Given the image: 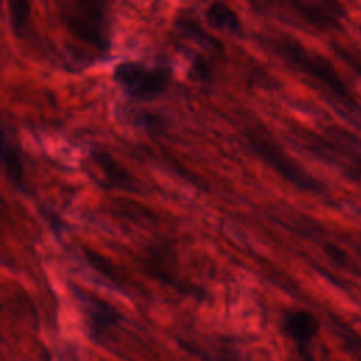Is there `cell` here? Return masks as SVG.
I'll use <instances>...</instances> for the list:
<instances>
[{
	"label": "cell",
	"mask_w": 361,
	"mask_h": 361,
	"mask_svg": "<svg viewBox=\"0 0 361 361\" xmlns=\"http://www.w3.org/2000/svg\"><path fill=\"white\" fill-rule=\"evenodd\" d=\"M269 45L279 55V58L310 79L323 92L333 96L337 102L345 106L354 103L350 89L343 82L334 66L324 56L306 48L299 41L285 35L271 38Z\"/></svg>",
	"instance_id": "cell-1"
},
{
	"label": "cell",
	"mask_w": 361,
	"mask_h": 361,
	"mask_svg": "<svg viewBox=\"0 0 361 361\" xmlns=\"http://www.w3.org/2000/svg\"><path fill=\"white\" fill-rule=\"evenodd\" d=\"M173 78L171 66L149 65L142 61L127 59L113 69V79L135 100H151L164 94Z\"/></svg>",
	"instance_id": "cell-2"
},
{
	"label": "cell",
	"mask_w": 361,
	"mask_h": 361,
	"mask_svg": "<svg viewBox=\"0 0 361 361\" xmlns=\"http://www.w3.org/2000/svg\"><path fill=\"white\" fill-rule=\"evenodd\" d=\"M245 138L251 151L285 180L306 192L320 193V190H323L320 182L286 154L274 140L267 138L261 133H248Z\"/></svg>",
	"instance_id": "cell-3"
},
{
	"label": "cell",
	"mask_w": 361,
	"mask_h": 361,
	"mask_svg": "<svg viewBox=\"0 0 361 361\" xmlns=\"http://www.w3.org/2000/svg\"><path fill=\"white\" fill-rule=\"evenodd\" d=\"M63 13V20L68 30L80 42L92 45L94 49L103 52L109 45V24H107V10L102 3H71L66 4Z\"/></svg>",
	"instance_id": "cell-4"
},
{
	"label": "cell",
	"mask_w": 361,
	"mask_h": 361,
	"mask_svg": "<svg viewBox=\"0 0 361 361\" xmlns=\"http://www.w3.org/2000/svg\"><path fill=\"white\" fill-rule=\"evenodd\" d=\"M72 290L82 310L90 337L102 344L110 341L123 319L121 313L111 303L92 292L78 286H72Z\"/></svg>",
	"instance_id": "cell-5"
},
{
	"label": "cell",
	"mask_w": 361,
	"mask_h": 361,
	"mask_svg": "<svg viewBox=\"0 0 361 361\" xmlns=\"http://www.w3.org/2000/svg\"><path fill=\"white\" fill-rule=\"evenodd\" d=\"M317 330V319L307 310L292 309L285 312L282 317V331L295 343L300 357L306 361L310 360L309 347Z\"/></svg>",
	"instance_id": "cell-6"
},
{
	"label": "cell",
	"mask_w": 361,
	"mask_h": 361,
	"mask_svg": "<svg viewBox=\"0 0 361 361\" xmlns=\"http://www.w3.org/2000/svg\"><path fill=\"white\" fill-rule=\"evenodd\" d=\"M290 7L298 17L316 28H330L343 16V7L330 1H296Z\"/></svg>",
	"instance_id": "cell-7"
},
{
	"label": "cell",
	"mask_w": 361,
	"mask_h": 361,
	"mask_svg": "<svg viewBox=\"0 0 361 361\" xmlns=\"http://www.w3.org/2000/svg\"><path fill=\"white\" fill-rule=\"evenodd\" d=\"M1 165L8 182L14 188L24 190V162L21 151L14 137L7 133L6 127L1 133Z\"/></svg>",
	"instance_id": "cell-8"
},
{
	"label": "cell",
	"mask_w": 361,
	"mask_h": 361,
	"mask_svg": "<svg viewBox=\"0 0 361 361\" xmlns=\"http://www.w3.org/2000/svg\"><path fill=\"white\" fill-rule=\"evenodd\" d=\"M92 164L100 173L102 182L107 183L110 188L118 189H133L134 179L131 175L107 152L99 151L92 154Z\"/></svg>",
	"instance_id": "cell-9"
},
{
	"label": "cell",
	"mask_w": 361,
	"mask_h": 361,
	"mask_svg": "<svg viewBox=\"0 0 361 361\" xmlns=\"http://www.w3.org/2000/svg\"><path fill=\"white\" fill-rule=\"evenodd\" d=\"M204 18L213 28L231 35L243 34V23L235 10L221 1L210 3L204 8Z\"/></svg>",
	"instance_id": "cell-10"
},
{
	"label": "cell",
	"mask_w": 361,
	"mask_h": 361,
	"mask_svg": "<svg viewBox=\"0 0 361 361\" xmlns=\"http://www.w3.org/2000/svg\"><path fill=\"white\" fill-rule=\"evenodd\" d=\"M10 27L16 37L25 38L30 28L31 4L27 1H10L8 3Z\"/></svg>",
	"instance_id": "cell-11"
}]
</instances>
